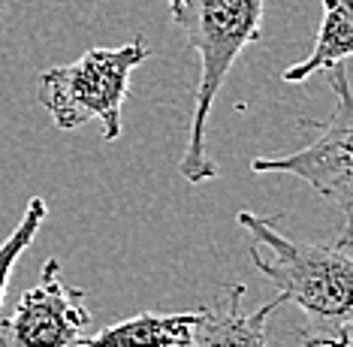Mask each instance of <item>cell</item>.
Wrapping results in <instances>:
<instances>
[{"label": "cell", "mask_w": 353, "mask_h": 347, "mask_svg": "<svg viewBox=\"0 0 353 347\" xmlns=\"http://www.w3.org/2000/svg\"><path fill=\"white\" fill-rule=\"evenodd\" d=\"M239 227L254 239V269L278 290L284 305L305 317L299 347H350L353 333V254L350 230L332 245H302L278 230V217L242 208Z\"/></svg>", "instance_id": "6da1fadb"}, {"label": "cell", "mask_w": 353, "mask_h": 347, "mask_svg": "<svg viewBox=\"0 0 353 347\" xmlns=\"http://www.w3.org/2000/svg\"><path fill=\"white\" fill-rule=\"evenodd\" d=\"M166 10L199 58L194 118L179 172L190 184H205L218 179V163L208 157L205 145L208 115L239 54L260 43L266 0H166Z\"/></svg>", "instance_id": "7a4b0ae2"}, {"label": "cell", "mask_w": 353, "mask_h": 347, "mask_svg": "<svg viewBox=\"0 0 353 347\" xmlns=\"http://www.w3.org/2000/svg\"><path fill=\"white\" fill-rule=\"evenodd\" d=\"M151 58L145 37L118 48H88L79 61L49 67L37 79V97L61 130H76L88 121H100L103 139L121 136V109L130 91V76Z\"/></svg>", "instance_id": "3957f363"}, {"label": "cell", "mask_w": 353, "mask_h": 347, "mask_svg": "<svg viewBox=\"0 0 353 347\" xmlns=\"http://www.w3.org/2000/svg\"><path fill=\"white\" fill-rule=\"evenodd\" d=\"M335 91V112L329 121L302 118L299 127L314 130L317 136L302 145L293 155L281 157H254V172H287L311 184L320 197L329 199L344 217V230H350V206H353V106H350V82L347 63H339L326 72Z\"/></svg>", "instance_id": "277c9868"}, {"label": "cell", "mask_w": 353, "mask_h": 347, "mask_svg": "<svg viewBox=\"0 0 353 347\" xmlns=\"http://www.w3.org/2000/svg\"><path fill=\"white\" fill-rule=\"evenodd\" d=\"M88 293L63 281L61 263L52 257L10 317L0 320V347H73L88 335Z\"/></svg>", "instance_id": "5b68a950"}, {"label": "cell", "mask_w": 353, "mask_h": 347, "mask_svg": "<svg viewBox=\"0 0 353 347\" xmlns=\"http://www.w3.org/2000/svg\"><path fill=\"white\" fill-rule=\"evenodd\" d=\"M245 284H223L212 305H199L190 347H269V320L284 302L272 299L245 311Z\"/></svg>", "instance_id": "8992f818"}, {"label": "cell", "mask_w": 353, "mask_h": 347, "mask_svg": "<svg viewBox=\"0 0 353 347\" xmlns=\"http://www.w3.org/2000/svg\"><path fill=\"white\" fill-rule=\"evenodd\" d=\"M194 324L196 308L179 314L139 311L136 317L118 320L100 333L85 335L73 347H190Z\"/></svg>", "instance_id": "52a82bcc"}, {"label": "cell", "mask_w": 353, "mask_h": 347, "mask_svg": "<svg viewBox=\"0 0 353 347\" xmlns=\"http://www.w3.org/2000/svg\"><path fill=\"white\" fill-rule=\"evenodd\" d=\"M323 3V15H320V28L314 37V48L311 54L299 63L284 70V82H305V79L317 76V72H329L339 63H347L353 52V12L350 0H320Z\"/></svg>", "instance_id": "ba28073f"}, {"label": "cell", "mask_w": 353, "mask_h": 347, "mask_svg": "<svg viewBox=\"0 0 353 347\" xmlns=\"http://www.w3.org/2000/svg\"><path fill=\"white\" fill-rule=\"evenodd\" d=\"M46 215H49V206H46L43 197L28 199L21 221L15 224V230L6 236L3 245H0V305H3V296H6V287H10V275H12L15 263H19L21 254L34 245V239L39 236V227H43Z\"/></svg>", "instance_id": "9c48e42d"}, {"label": "cell", "mask_w": 353, "mask_h": 347, "mask_svg": "<svg viewBox=\"0 0 353 347\" xmlns=\"http://www.w3.org/2000/svg\"><path fill=\"white\" fill-rule=\"evenodd\" d=\"M3 10H6V0H0V19H3Z\"/></svg>", "instance_id": "30bf717a"}]
</instances>
